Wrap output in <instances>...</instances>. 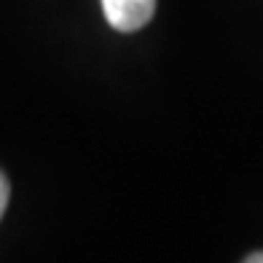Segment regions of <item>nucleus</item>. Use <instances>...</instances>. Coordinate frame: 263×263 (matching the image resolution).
I'll return each mask as SVG.
<instances>
[{"label":"nucleus","mask_w":263,"mask_h":263,"mask_svg":"<svg viewBox=\"0 0 263 263\" xmlns=\"http://www.w3.org/2000/svg\"><path fill=\"white\" fill-rule=\"evenodd\" d=\"M107 25L118 32H135L153 19L156 0H100Z\"/></svg>","instance_id":"f257e3e1"},{"label":"nucleus","mask_w":263,"mask_h":263,"mask_svg":"<svg viewBox=\"0 0 263 263\" xmlns=\"http://www.w3.org/2000/svg\"><path fill=\"white\" fill-rule=\"evenodd\" d=\"M8 196H11L8 180H6V175L0 172V218H3V212H6V207H8Z\"/></svg>","instance_id":"f03ea898"},{"label":"nucleus","mask_w":263,"mask_h":263,"mask_svg":"<svg viewBox=\"0 0 263 263\" xmlns=\"http://www.w3.org/2000/svg\"><path fill=\"white\" fill-rule=\"evenodd\" d=\"M245 260L247 263H263V253H253V255H247Z\"/></svg>","instance_id":"7ed1b4c3"}]
</instances>
